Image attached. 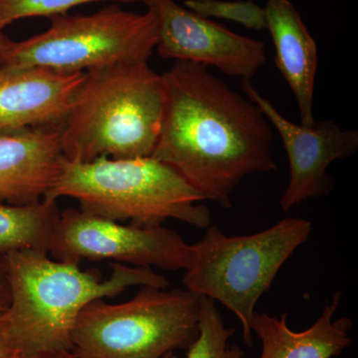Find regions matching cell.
<instances>
[{
    "mask_svg": "<svg viewBox=\"0 0 358 358\" xmlns=\"http://www.w3.org/2000/svg\"><path fill=\"white\" fill-rule=\"evenodd\" d=\"M166 105L150 157L164 162L224 209L254 173L277 169L274 131L260 108L205 66L178 61L162 75Z\"/></svg>",
    "mask_w": 358,
    "mask_h": 358,
    "instance_id": "6da1fadb",
    "label": "cell"
},
{
    "mask_svg": "<svg viewBox=\"0 0 358 358\" xmlns=\"http://www.w3.org/2000/svg\"><path fill=\"white\" fill-rule=\"evenodd\" d=\"M48 254L21 250L4 255L11 293L9 327L15 348L26 358L72 350L78 317L92 301L117 296L131 286L166 289L169 285L152 268L112 263L110 277L103 279Z\"/></svg>",
    "mask_w": 358,
    "mask_h": 358,
    "instance_id": "7a4b0ae2",
    "label": "cell"
},
{
    "mask_svg": "<svg viewBox=\"0 0 358 358\" xmlns=\"http://www.w3.org/2000/svg\"><path fill=\"white\" fill-rule=\"evenodd\" d=\"M164 105V79L148 63L87 71L60 127L66 160L150 157Z\"/></svg>",
    "mask_w": 358,
    "mask_h": 358,
    "instance_id": "3957f363",
    "label": "cell"
},
{
    "mask_svg": "<svg viewBox=\"0 0 358 358\" xmlns=\"http://www.w3.org/2000/svg\"><path fill=\"white\" fill-rule=\"evenodd\" d=\"M77 200L87 213L136 227L162 226L176 219L197 228L211 225L205 200L180 174L154 157L89 162L65 160L62 171L44 200Z\"/></svg>",
    "mask_w": 358,
    "mask_h": 358,
    "instance_id": "277c9868",
    "label": "cell"
},
{
    "mask_svg": "<svg viewBox=\"0 0 358 358\" xmlns=\"http://www.w3.org/2000/svg\"><path fill=\"white\" fill-rule=\"evenodd\" d=\"M312 232V223L303 218H285L247 236H228L217 226H208L201 240L192 245L183 286L234 313L245 343L253 346L251 324L257 303Z\"/></svg>",
    "mask_w": 358,
    "mask_h": 358,
    "instance_id": "5b68a950",
    "label": "cell"
},
{
    "mask_svg": "<svg viewBox=\"0 0 358 358\" xmlns=\"http://www.w3.org/2000/svg\"><path fill=\"white\" fill-rule=\"evenodd\" d=\"M202 296L187 289L143 286L121 303L92 301L73 331L78 358H164L192 345Z\"/></svg>",
    "mask_w": 358,
    "mask_h": 358,
    "instance_id": "8992f818",
    "label": "cell"
},
{
    "mask_svg": "<svg viewBox=\"0 0 358 358\" xmlns=\"http://www.w3.org/2000/svg\"><path fill=\"white\" fill-rule=\"evenodd\" d=\"M48 29L13 41L3 67H38L73 74L110 66L148 63L159 39L154 13L117 6L90 15L51 17Z\"/></svg>",
    "mask_w": 358,
    "mask_h": 358,
    "instance_id": "52a82bcc",
    "label": "cell"
},
{
    "mask_svg": "<svg viewBox=\"0 0 358 358\" xmlns=\"http://www.w3.org/2000/svg\"><path fill=\"white\" fill-rule=\"evenodd\" d=\"M49 254L56 260H113L134 267L185 270L192 245L176 231L124 225L117 221L70 208L61 212Z\"/></svg>",
    "mask_w": 358,
    "mask_h": 358,
    "instance_id": "ba28073f",
    "label": "cell"
},
{
    "mask_svg": "<svg viewBox=\"0 0 358 358\" xmlns=\"http://www.w3.org/2000/svg\"><path fill=\"white\" fill-rule=\"evenodd\" d=\"M242 90L265 114L281 138L288 155L289 179L280 206L284 211L333 190V176L327 169L336 160L348 159L358 150V131L343 129L334 120L315 122L313 126L289 121L252 85L242 80Z\"/></svg>",
    "mask_w": 358,
    "mask_h": 358,
    "instance_id": "9c48e42d",
    "label": "cell"
},
{
    "mask_svg": "<svg viewBox=\"0 0 358 358\" xmlns=\"http://www.w3.org/2000/svg\"><path fill=\"white\" fill-rule=\"evenodd\" d=\"M159 24L157 48L164 59L214 67L250 80L266 62L265 45L231 31L174 0H141Z\"/></svg>",
    "mask_w": 358,
    "mask_h": 358,
    "instance_id": "30bf717a",
    "label": "cell"
},
{
    "mask_svg": "<svg viewBox=\"0 0 358 358\" xmlns=\"http://www.w3.org/2000/svg\"><path fill=\"white\" fill-rule=\"evenodd\" d=\"M60 133V127L0 131V201L27 204L44 199L66 160Z\"/></svg>",
    "mask_w": 358,
    "mask_h": 358,
    "instance_id": "8fae6325",
    "label": "cell"
},
{
    "mask_svg": "<svg viewBox=\"0 0 358 358\" xmlns=\"http://www.w3.org/2000/svg\"><path fill=\"white\" fill-rule=\"evenodd\" d=\"M85 72L0 68V131L61 127Z\"/></svg>",
    "mask_w": 358,
    "mask_h": 358,
    "instance_id": "7c38bea8",
    "label": "cell"
},
{
    "mask_svg": "<svg viewBox=\"0 0 358 358\" xmlns=\"http://www.w3.org/2000/svg\"><path fill=\"white\" fill-rule=\"evenodd\" d=\"M266 29L275 51V63L293 92L301 124H315V77L317 47L301 14L289 0H268L264 7Z\"/></svg>",
    "mask_w": 358,
    "mask_h": 358,
    "instance_id": "4fadbf2b",
    "label": "cell"
},
{
    "mask_svg": "<svg viewBox=\"0 0 358 358\" xmlns=\"http://www.w3.org/2000/svg\"><path fill=\"white\" fill-rule=\"evenodd\" d=\"M343 294L336 292L310 329L292 331L287 324V313L281 317L255 313L252 320L253 334L262 341V352L253 358H333L352 345L350 331L353 322L348 317L333 320Z\"/></svg>",
    "mask_w": 358,
    "mask_h": 358,
    "instance_id": "5bb4252c",
    "label": "cell"
},
{
    "mask_svg": "<svg viewBox=\"0 0 358 358\" xmlns=\"http://www.w3.org/2000/svg\"><path fill=\"white\" fill-rule=\"evenodd\" d=\"M60 212L56 202L27 204L0 201V254L21 250L49 253Z\"/></svg>",
    "mask_w": 358,
    "mask_h": 358,
    "instance_id": "9a60e30c",
    "label": "cell"
},
{
    "mask_svg": "<svg viewBox=\"0 0 358 358\" xmlns=\"http://www.w3.org/2000/svg\"><path fill=\"white\" fill-rule=\"evenodd\" d=\"M235 333L234 327L224 324L215 301L202 296L199 336L187 348L185 358H243L245 352L239 345L228 343ZM173 357V353H171L164 358Z\"/></svg>",
    "mask_w": 358,
    "mask_h": 358,
    "instance_id": "2e32d148",
    "label": "cell"
},
{
    "mask_svg": "<svg viewBox=\"0 0 358 358\" xmlns=\"http://www.w3.org/2000/svg\"><path fill=\"white\" fill-rule=\"evenodd\" d=\"M185 6L203 17L233 21L254 31H263L267 26L265 9L253 0H185Z\"/></svg>",
    "mask_w": 358,
    "mask_h": 358,
    "instance_id": "e0dca14e",
    "label": "cell"
},
{
    "mask_svg": "<svg viewBox=\"0 0 358 358\" xmlns=\"http://www.w3.org/2000/svg\"><path fill=\"white\" fill-rule=\"evenodd\" d=\"M101 1L134 3L141 0H0V29L23 18L65 15L73 7Z\"/></svg>",
    "mask_w": 358,
    "mask_h": 358,
    "instance_id": "ac0fdd59",
    "label": "cell"
},
{
    "mask_svg": "<svg viewBox=\"0 0 358 358\" xmlns=\"http://www.w3.org/2000/svg\"><path fill=\"white\" fill-rule=\"evenodd\" d=\"M11 293L7 273L6 257L0 254V313H6L10 307Z\"/></svg>",
    "mask_w": 358,
    "mask_h": 358,
    "instance_id": "d6986e66",
    "label": "cell"
},
{
    "mask_svg": "<svg viewBox=\"0 0 358 358\" xmlns=\"http://www.w3.org/2000/svg\"><path fill=\"white\" fill-rule=\"evenodd\" d=\"M15 345L9 327L8 313H0V355L14 350Z\"/></svg>",
    "mask_w": 358,
    "mask_h": 358,
    "instance_id": "ffe728a7",
    "label": "cell"
},
{
    "mask_svg": "<svg viewBox=\"0 0 358 358\" xmlns=\"http://www.w3.org/2000/svg\"><path fill=\"white\" fill-rule=\"evenodd\" d=\"M13 43V40L6 36L2 29H0V68L3 67L7 53H8L9 49H10Z\"/></svg>",
    "mask_w": 358,
    "mask_h": 358,
    "instance_id": "44dd1931",
    "label": "cell"
},
{
    "mask_svg": "<svg viewBox=\"0 0 358 358\" xmlns=\"http://www.w3.org/2000/svg\"><path fill=\"white\" fill-rule=\"evenodd\" d=\"M35 358H78L72 350H63V352L48 353V355H40Z\"/></svg>",
    "mask_w": 358,
    "mask_h": 358,
    "instance_id": "7402d4cb",
    "label": "cell"
},
{
    "mask_svg": "<svg viewBox=\"0 0 358 358\" xmlns=\"http://www.w3.org/2000/svg\"><path fill=\"white\" fill-rule=\"evenodd\" d=\"M0 358H26L24 355L18 350L17 348L10 350V352L4 353V355H0Z\"/></svg>",
    "mask_w": 358,
    "mask_h": 358,
    "instance_id": "603a6c76",
    "label": "cell"
}]
</instances>
